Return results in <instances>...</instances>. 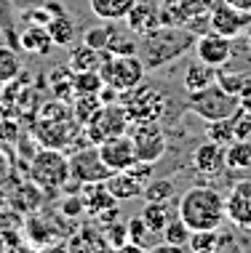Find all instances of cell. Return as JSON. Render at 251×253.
Wrapping results in <instances>:
<instances>
[{
	"mask_svg": "<svg viewBox=\"0 0 251 253\" xmlns=\"http://www.w3.org/2000/svg\"><path fill=\"white\" fill-rule=\"evenodd\" d=\"M225 213L238 229H251V179L233 184L225 195Z\"/></svg>",
	"mask_w": 251,
	"mask_h": 253,
	"instance_id": "13",
	"label": "cell"
},
{
	"mask_svg": "<svg viewBox=\"0 0 251 253\" xmlns=\"http://www.w3.org/2000/svg\"><path fill=\"white\" fill-rule=\"evenodd\" d=\"M27 179L43 192H56L70 184V157L59 147H40L27 163Z\"/></svg>",
	"mask_w": 251,
	"mask_h": 253,
	"instance_id": "3",
	"label": "cell"
},
{
	"mask_svg": "<svg viewBox=\"0 0 251 253\" xmlns=\"http://www.w3.org/2000/svg\"><path fill=\"white\" fill-rule=\"evenodd\" d=\"M46 30H49L53 45H72V40H75V24H72V19L64 16V13L51 16V22L46 24Z\"/></svg>",
	"mask_w": 251,
	"mask_h": 253,
	"instance_id": "24",
	"label": "cell"
},
{
	"mask_svg": "<svg viewBox=\"0 0 251 253\" xmlns=\"http://www.w3.org/2000/svg\"><path fill=\"white\" fill-rule=\"evenodd\" d=\"M139 216H142V221H145V227L150 229V235H160L163 227L168 224V218H171V208H168V203H152V200H147Z\"/></svg>",
	"mask_w": 251,
	"mask_h": 253,
	"instance_id": "21",
	"label": "cell"
},
{
	"mask_svg": "<svg viewBox=\"0 0 251 253\" xmlns=\"http://www.w3.org/2000/svg\"><path fill=\"white\" fill-rule=\"evenodd\" d=\"M219 248V232L216 229H203V232H193L187 243V251L193 253H214Z\"/></svg>",
	"mask_w": 251,
	"mask_h": 253,
	"instance_id": "30",
	"label": "cell"
},
{
	"mask_svg": "<svg viewBox=\"0 0 251 253\" xmlns=\"http://www.w3.org/2000/svg\"><path fill=\"white\" fill-rule=\"evenodd\" d=\"M22 75V61L11 45H0V85H8Z\"/></svg>",
	"mask_w": 251,
	"mask_h": 253,
	"instance_id": "26",
	"label": "cell"
},
{
	"mask_svg": "<svg viewBox=\"0 0 251 253\" xmlns=\"http://www.w3.org/2000/svg\"><path fill=\"white\" fill-rule=\"evenodd\" d=\"M128 126H131V120H128L123 104L120 101H110V104H101L99 112L83 126V131L91 144H101L110 136L128 133Z\"/></svg>",
	"mask_w": 251,
	"mask_h": 253,
	"instance_id": "7",
	"label": "cell"
},
{
	"mask_svg": "<svg viewBox=\"0 0 251 253\" xmlns=\"http://www.w3.org/2000/svg\"><path fill=\"white\" fill-rule=\"evenodd\" d=\"M216 67L206 64V61L195 59L193 64H187L185 70V78H182V83H185V91L193 93V91H201V88H208L211 83H216Z\"/></svg>",
	"mask_w": 251,
	"mask_h": 253,
	"instance_id": "17",
	"label": "cell"
},
{
	"mask_svg": "<svg viewBox=\"0 0 251 253\" xmlns=\"http://www.w3.org/2000/svg\"><path fill=\"white\" fill-rule=\"evenodd\" d=\"M128 136L134 141V152L137 160L142 163H158L166 155V133L160 128V120H150V123H131L128 126Z\"/></svg>",
	"mask_w": 251,
	"mask_h": 253,
	"instance_id": "8",
	"label": "cell"
},
{
	"mask_svg": "<svg viewBox=\"0 0 251 253\" xmlns=\"http://www.w3.org/2000/svg\"><path fill=\"white\" fill-rule=\"evenodd\" d=\"M145 72L147 70L137 53H107L99 67V75L104 80V85L115 88L118 93H126L131 88H137L145 80Z\"/></svg>",
	"mask_w": 251,
	"mask_h": 253,
	"instance_id": "5",
	"label": "cell"
},
{
	"mask_svg": "<svg viewBox=\"0 0 251 253\" xmlns=\"http://www.w3.org/2000/svg\"><path fill=\"white\" fill-rule=\"evenodd\" d=\"M174 181L171 179H150L142 189V197L145 200H152V203H168L174 197Z\"/></svg>",
	"mask_w": 251,
	"mask_h": 253,
	"instance_id": "29",
	"label": "cell"
},
{
	"mask_svg": "<svg viewBox=\"0 0 251 253\" xmlns=\"http://www.w3.org/2000/svg\"><path fill=\"white\" fill-rule=\"evenodd\" d=\"M225 166L230 170L251 168V139H235L225 147Z\"/></svg>",
	"mask_w": 251,
	"mask_h": 253,
	"instance_id": "23",
	"label": "cell"
},
{
	"mask_svg": "<svg viewBox=\"0 0 251 253\" xmlns=\"http://www.w3.org/2000/svg\"><path fill=\"white\" fill-rule=\"evenodd\" d=\"M195 35L190 27L182 24H160L158 30L147 32L137 40V56L142 59L145 70H158L163 64H171L179 56H185L190 48H195Z\"/></svg>",
	"mask_w": 251,
	"mask_h": 253,
	"instance_id": "1",
	"label": "cell"
},
{
	"mask_svg": "<svg viewBox=\"0 0 251 253\" xmlns=\"http://www.w3.org/2000/svg\"><path fill=\"white\" fill-rule=\"evenodd\" d=\"M230 5H235V8H241V11H249L251 13V0H227Z\"/></svg>",
	"mask_w": 251,
	"mask_h": 253,
	"instance_id": "43",
	"label": "cell"
},
{
	"mask_svg": "<svg viewBox=\"0 0 251 253\" xmlns=\"http://www.w3.org/2000/svg\"><path fill=\"white\" fill-rule=\"evenodd\" d=\"M104 56H107V51H97V48H91V45L80 43V45H72L70 56H67V67H70L72 72L99 70Z\"/></svg>",
	"mask_w": 251,
	"mask_h": 253,
	"instance_id": "18",
	"label": "cell"
},
{
	"mask_svg": "<svg viewBox=\"0 0 251 253\" xmlns=\"http://www.w3.org/2000/svg\"><path fill=\"white\" fill-rule=\"evenodd\" d=\"M13 139H16V128H13V123L0 120V147H3V141H13Z\"/></svg>",
	"mask_w": 251,
	"mask_h": 253,
	"instance_id": "42",
	"label": "cell"
},
{
	"mask_svg": "<svg viewBox=\"0 0 251 253\" xmlns=\"http://www.w3.org/2000/svg\"><path fill=\"white\" fill-rule=\"evenodd\" d=\"M193 168L203 176H219L222 170H227L225 166V147L208 139L206 144H198L193 152Z\"/></svg>",
	"mask_w": 251,
	"mask_h": 253,
	"instance_id": "15",
	"label": "cell"
},
{
	"mask_svg": "<svg viewBox=\"0 0 251 253\" xmlns=\"http://www.w3.org/2000/svg\"><path fill=\"white\" fill-rule=\"evenodd\" d=\"M137 0H88V8L101 22H123Z\"/></svg>",
	"mask_w": 251,
	"mask_h": 253,
	"instance_id": "19",
	"label": "cell"
},
{
	"mask_svg": "<svg viewBox=\"0 0 251 253\" xmlns=\"http://www.w3.org/2000/svg\"><path fill=\"white\" fill-rule=\"evenodd\" d=\"M190 235H193V229H190L187 224L182 221V216H179V213L168 218V224L163 227V232H160V237H163V243L174 245V248H182V251L187 248V243H190Z\"/></svg>",
	"mask_w": 251,
	"mask_h": 253,
	"instance_id": "25",
	"label": "cell"
},
{
	"mask_svg": "<svg viewBox=\"0 0 251 253\" xmlns=\"http://www.w3.org/2000/svg\"><path fill=\"white\" fill-rule=\"evenodd\" d=\"M179 216L193 232L219 229L225 213V195L211 184H195L179 197Z\"/></svg>",
	"mask_w": 251,
	"mask_h": 253,
	"instance_id": "2",
	"label": "cell"
},
{
	"mask_svg": "<svg viewBox=\"0 0 251 253\" xmlns=\"http://www.w3.org/2000/svg\"><path fill=\"white\" fill-rule=\"evenodd\" d=\"M49 83L53 88V96L56 99H64L67 93H72V70L70 67H56L51 75H49Z\"/></svg>",
	"mask_w": 251,
	"mask_h": 253,
	"instance_id": "33",
	"label": "cell"
},
{
	"mask_svg": "<svg viewBox=\"0 0 251 253\" xmlns=\"http://www.w3.org/2000/svg\"><path fill=\"white\" fill-rule=\"evenodd\" d=\"M104 88L99 70H86V72H72V93L83 96V93H99Z\"/></svg>",
	"mask_w": 251,
	"mask_h": 253,
	"instance_id": "27",
	"label": "cell"
},
{
	"mask_svg": "<svg viewBox=\"0 0 251 253\" xmlns=\"http://www.w3.org/2000/svg\"><path fill=\"white\" fill-rule=\"evenodd\" d=\"M104 101L99 99V93H83V96H75V104H72V118H75L80 126H86L88 120L101 109Z\"/></svg>",
	"mask_w": 251,
	"mask_h": 253,
	"instance_id": "28",
	"label": "cell"
},
{
	"mask_svg": "<svg viewBox=\"0 0 251 253\" xmlns=\"http://www.w3.org/2000/svg\"><path fill=\"white\" fill-rule=\"evenodd\" d=\"M126 170H128V173H131L139 184H142V187H145V184L152 179V163H142V160H137L131 168H126Z\"/></svg>",
	"mask_w": 251,
	"mask_h": 253,
	"instance_id": "40",
	"label": "cell"
},
{
	"mask_svg": "<svg viewBox=\"0 0 251 253\" xmlns=\"http://www.w3.org/2000/svg\"><path fill=\"white\" fill-rule=\"evenodd\" d=\"M104 237H107V245L115 251H123L126 243H128V227L120 221H110L104 224Z\"/></svg>",
	"mask_w": 251,
	"mask_h": 253,
	"instance_id": "36",
	"label": "cell"
},
{
	"mask_svg": "<svg viewBox=\"0 0 251 253\" xmlns=\"http://www.w3.org/2000/svg\"><path fill=\"white\" fill-rule=\"evenodd\" d=\"M0 38H3V30H0Z\"/></svg>",
	"mask_w": 251,
	"mask_h": 253,
	"instance_id": "45",
	"label": "cell"
},
{
	"mask_svg": "<svg viewBox=\"0 0 251 253\" xmlns=\"http://www.w3.org/2000/svg\"><path fill=\"white\" fill-rule=\"evenodd\" d=\"M230 120H233V128H235V139H251V109L238 107Z\"/></svg>",
	"mask_w": 251,
	"mask_h": 253,
	"instance_id": "38",
	"label": "cell"
},
{
	"mask_svg": "<svg viewBox=\"0 0 251 253\" xmlns=\"http://www.w3.org/2000/svg\"><path fill=\"white\" fill-rule=\"evenodd\" d=\"M70 248H110V245H107L104 232H97V229H80V232H78V237L70 243Z\"/></svg>",
	"mask_w": 251,
	"mask_h": 253,
	"instance_id": "35",
	"label": "cell"
},
{
	"mask_svg": "<svg viewBox=\"0 0 251 253\" xmlns=\"http://www.w3.org/2000/svg\"><path fill=\"white\" fill-rule=\"evenodd\" d=\"M243 32H246V40H249V48H251V22H249V27H246V30H243Z\"/></svg>",
	"mask_w": 251,
	"mask_h": 253,
	"instance_id": "44",
	"label": "cell"
},
{
	"mask_svg": "<svg viewBox=\"0 0 251 253\" xmlns=\"http://www.w3.org/2000/svg\"><path fill=\"white\" fill-rule=\"evenodd\" d=\"M110 24V40H107V53H137V35L131 30H120L118 22H107Z\"/></svg>",
	"mask_w": 251,
	"mask_h": 253,
	"instance_id": "22",
	"label": "cell"
},
{
	"mask_svg": "<svg viewBox=\"0 0 251 253\" xmlns=\"http://www.w3.org/2000/svg\"><path fill=\"white\" fill-rule=\"evenodd\" d=\"M104 187H107V192H110L118 203L142 197V189H145L131 173H128V170H115V173H110L104 179Z\"/></svg>",
	"mask_w": 251,
	"mask_h": 253,
	"instance_id": "16",
	"label": "cell"
},
{
	"mask_svg": "<svg viewBox=\"0 0 251 253\" xmlns=\"http://www.w3.org/2000/svg\"><path fill=\"white\" fill-rule=\"evenodd\" d=\"M123 24L137 38L158 30L160 27V0H137V3L131 5V11L126 13Z\"/></svg>",
	"mask_w": 251,
	"mask_h": 253,
	"instance_id": "14",
	"label": "cell"
},
{
	"mask_svg": "<svg viewBox=\"0 0 251 253\" xmlns=\"http://www.w3.org/2000/svg\"><path fill=\"white\" fill-rule=\"evenodd\" d=\"M206 136L211 141H216V144L227 147L235 141V128H233V120L225 118V120H211V126L206 128Z\"/></svg>",
	"mask_w": 251,
	"mask_h": 253,
	"instance_id": "32",
	"label": "cell"
},
{
	"mask_svg": "<svg viewBox=\"0 0 251 253\" xmlns=\"http://www.w3.org/2000/svg\"><path fill=\"white\" fill-rule=\"evenodd\" d=\"M126 227H128V243L131 245H137V248H150L147 245V237H150V229L145 227V221H142V216H134L131 221H126Z\"/></svg>",
	"mask_w": 251,
	"mask_h": 253,
	"instance_id": "37",
	"label": "cell"
},
{
	"mask_svg": "<svg viewBox=\"0 0 251 253\" xmlns=\"http://www.w3.org/2000/svg\"><path fill=\"white\" fill-rule=\"evenodd\" d=\"M67 157H70V179L78 181V184H97V181H104L107 176L112 173V170L104 166V160H101L97 144L78 147Z\"/></svg>",
	"mask_w": 251,
	"mask_h": 253,
	"instance_id": "9",
	"label": "cell"
},
{
	"mask_svg": "<svg viewBox=\"0 0 251 253\" xmlns=\"http://www.w3.org/2000/svg\"><path fill=\"white\" fill-rule=\"evenodd\" d=\"M241 107V96L225 91L219 83H211L208 88H201V91L187 93V109L193 115H198L203 120H225L233 118V112Z\"/></svg>",
	"mask_w": 251,
	"mask_h": 253,
	"instance_id": "4",
	"label": "cell"
},
{
	"mask_svg": "<svg viewBox=\"0 0 251 253\" xmlns=\"http://www.w3.org/2000/svg\"><path fill=\"white\" fill-rule=\"evenodd\" d=\"M107 40H110V24L107 22H101L97 27H88L83 32V43L97 48V51H107Z\"/></svg>",
	"mask_w": 251,
	"mask_h": 253,
	"instance_id": "34",
	"label": "cell"
},
{
	"mask_svg": "<svg viewBox=\"0 0 251 253\" xmlns=\"http://www.w3.org/2000/svg\"><path fill=\"white\" fill-rule=\"evenodd\" d=\"M11 176H13V160H11V155L0 147V184H5Z\"/></svg>",
	"mask_w": 251,
	"mask_h": 253,
	"instance_id": "41",
	"label": "cell"
},
{
	"mask_svg": "<svg viewBox=\"0 0 251 253\" xmlns=\"http://www.w3.org/2000/svg\"><path fill=\"white\" fill-rule=\"evenodd\" d=\"M86 211V205H83V197H80L78 192H67V200L62 203V213L67 216V218H75V216H80Z\"/></svg>",
	"mask_w": 251,
	"mask_h": 253,
	"instance_id": "39",
	"label": "cell"
},
{
	"mask_svg": "<svg viewBox=\"0 0 251 253\" xmlns=\"http://www.w3.org/2000/svg\"><path fill=\"white\" fill-rule=\"evenodd\" d=\"M195 56L201 61H206V64L216 67V70H222L230 61V56H233V38H225V35L211 32V30L203 32L195 40Z\"/></svg>",
	"mask_w": 251,
	"mask_h": 253,
	"instance_id": "12",
	"label": "cell"
},
{
	"mask_svg": "<svg viewBox=\"0 0 251 253\" xmlns=\"http://www.w3.org/2000/svg\"><path fill=\"white\" fill-rule=\"evenodd\" d=\"M51 45H53V40H51L49 30H46L43 24H32V27H27L22 35H19V48H24L30 53H38V56L49 53Z\"/></svg>",
	"mask_w": 251,
	"mask_h": 253,
	"instance_id": "20",
	"label": "cell"
},
{
	"mask_svg": "<svg viewBox=\"0 0 251 253\" xmlns=\"http://www.w3.org/2000/svg\"><path fill=\"white\" fill-rule=\"evenodd\" d=\"M101 160H104V166L112 170H126L131 168L134 163H137V152H134V141L128 133H120V136H110V139H104L101 144H97Z\"/></svg>",
	"mask_w": 251,
	"mask_h": 253,
	"instance_id": "11",
	"label": "cell"
},
{
	"mask_svg": "<svg viewBox=\"0 0 251 253\" xmlns=\"http://www.w3.org/2000/svg\"><path fill=\"white\" fill-rule=\"evenodd\" d=\"M120 104H123L126 115L131 123H150V120H160L166 112V96L160 88H155L150 83H142L131 91L120 93Z\"/></svg>",
	"mask_w": 251,
	"mask_h": 253,
	"instance_id": "6",
	"label": "cell"
},
{
	"mask_svg": "<svg viewBox=\"0 0 251 253\" xmlns=\"http://www.w3.org/2000/svg\"><path fill=\"white\" fill-rule=\"evenodd\" d=\"M174 5L179 8L182 22L187 24L190 19H201V16H206V13L211 11L214 0H174Z\"/></svg>",
	"mask_w": 251,
	"mask_h": 253,
	"instance_id": "31",
	"label": "cell"
},
{
	"mask_svg": "<svg viewBox=\"0 0 251 253\" xmlns=\"http://www.w3.org/2000/svg\"><path fill=\"white\" fill-rule=\"evenodd\" d=\"M251 22V13L230 5L227 0H214L211 11H208V30L219 32L225 38H238Z\"/></svg>",
	"mask_w": 251,
	"mask_h": 253,
	"instance_id": "10",
	"label": "cell"
}]
</instances>
